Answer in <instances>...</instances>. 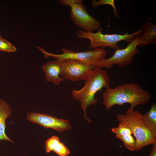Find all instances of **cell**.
<instances>
[{
	"instance_id": "1",
	"label": "cell",
	"mask_w": 156,
	"mask_h": 156,
	"mask_svg": "<svg viewBox=\"0 0 156 156\" xmlns=\"http://www.w3.org/2000/svg\"><path fill=\"white\" fill-rule=\"evenodd\" d=\"M103 96V104L107 110L115 105L120 106L129 103L131 106L127 112L133 110L138 105L147 103L152 98L151 94L147 91L134 82L125 83L114 88L106 89Z\"/></svg>"
},
{
	"instance_id": "2",
	"label": "cell",
	"mask_w": 156,
	"mask_h": 156,
	"mask_svg": "<svg viewBox=\"0 0 156 156\" xmlns=\"http://www.w3.org/2000/svg\"><path fill=\"white\" fill-rule=\"evenodd\" d=\"M85 84L78 90L73 89L71 94L73 99L81 103V108L84 113L85 119L89 122L91 120L88 118L86 113L87 107L95 105L98 99L95 95L103 88H109V75L106 70L98 67H95L84 80Z\"/></svg>"
},
{
	"instance_id": "3",
	"label": "cell",
	"mask_w": 156,
	"mask_h": 156,
	"mask_svg": "<svg viewBox=\"0 0 156 156\" xmlns=\"http://www.w3.org/2000/svg\"><path fill=\"white\" fill-rule=\"evenodd\" d=\"M116 118L120 123L128 126L136 138L135 150L139 151L147 145L156 143V139L144 124L142 114L138 110L119 113Z\"/></svg>"
},
{
	"instance_id": "4",
	"label": "cell",
	"mask_w": 156,
	"mask_h": 156,
	"mask_svg": "<svg viewBox=\"0 0 156 156\" xmlns=\"http://www.w3.org/2000/svg\"><path fill=\"white\" fill-rule=\"evenodd\" d=\"M103 29L100 27L96 33L88 32L81 30L77 31L76 37L78 38L88 39L90 41L88 49H92L100 47L103 48L109 47L115 50L121 47L117 44L121 41L129 42L137 35L142 33L143 30L141 28L138 31L132 34L125 33L123 35L118 34H104L102 33Z\"/></svg>"
},
{
	"instance_id": "5",
	"label": "cell",
	"mask_w": 156,
	"mask_h": 156,
	"mask_svg": "<svg viewBox=\"0 0 156 156\" xmlns=\"http://www.w3.org/2000/svg\"><path fill=\"white\" fill-rule=\"evenodd\" d=\"M43 54L44 58L53 57L56 60L63 61L67 59L77 60L84 62L96 67V65L107 55V51L105 49L97 48L84 52H77L67 48H62V53L55 54L46 51L40 47H37Z\"/></svg>"
},
{
	"instance_id": "6",
	"label": "cell",
	"mask_w": 156,
	"mask_h": 156,
	"mask_svg": "<svg viewBox=\"0 0 156 156\" xmlns=\"http://www.w3.org/2000/svg\"><path fill=\"white\" fill-rule=\"evenodd\" d=\"M143 34L137 35L129 42L126 47L116 50L113 55L104 59L99 62L96 67L110 69L113 66L117 64L120 67L130 64L133 59L134 55L139 53L137 48L143 40Z\"/></svg>"
},
{
	"instance_id": "7",
	"label": "cell",
	"mask_w": 156,
	"mask_h": 156,
	"mask_svg": "<svg viewBox=\"0 0 156 156\" xmlns=\"http://www.w3.org/2000/svg\"><path fill=\"white\" fill-rule=\"evenodd\" d=\"M59 1L63 6L70 7V18L78 27L88 32H93L100 27L99 22L88 13L82 3L83 0H60Z\"/></svg>"
},
{
	"instance_id": "8",
	"label": "cell",
	"mask_w": 156,
	"mask_h": 156,
	"mask_svg": "<svg viewBox=\"0 0 156 156\" xmlns=\"http://www.w3.org/2000/svg\"><path fill=\"white\" fill-rule=\"evenodd\" d=\"M95 67L81 61L67 59L62 61V70L60 76L71 81L84 80Z\"/></svg>"
},
{
	"instance_id": "9",
	"label": "cell",
	"mask_w": 156,
	"mask_h": 156,
	"mask_svg": "<svg viewBox=\"0 0 156 156\" xmlns=\"http://www.w3.org/2000/svg\"><path fill=\"white\" fill-rule=\"evenodd\" d=\"M27 119L32 123L39 124L45 129L51 128L62 132L70 129L71 126L69 121L47 114L29 112Z\"/></svg>"
},
{
	"instance_id": "10",
	"label": "cell",
	"mask_w": 156,
	"mask_h": 156,
	"mask_svg": "<svg viewBox=\"0 0 156 156\" xmlns=\"http://www.w3.org/2000/svg\"><path fill=\"white\" fill-rule=\"evenodd\" d=\"M62 67V61L58 60L50 61L43 65L42 68L45 74L46 80L59 85L65 79L60 77Z\"/></svg>"
},
{
	"instance_id": "11",
	"label": "cell",
	"mask_w": 156,
	"mask_h": 156,
	"mask_svg": "<svg viewBox=\"0 0 156 156\" xmlns=\"http://www.w3.org/2000/svg\"><path fill=\"white\" fill-rule=\"evenodd\" d=\"M12 114L9 105L4 99L0 97V140H6L12 143L13 141L5 133V121Z\"/></svg>"
},
{
	"instance_id": "12",
	"label": "cell",
	"mask_w": 156,
	"mask_h": 156,
	"mask_svg": "<svg viewBox=\"0 0 156 156\" xmlns=\"http://www.w3.org/2000/svg\"><path fill=\"white\" fill-rule=\"evenodd\" d=\"M143 30V38L139 47H144L149 44L156 43V26L150 20L141 27Z\"/></svg>"
},
{
	"instance_id": "13",
	"label": "cell",
	"mask_w": 156,
	"mask_h": 156,
	"mask_svg": "<svg viewBox=\"0 0 156 156\" xmlns=\"http://www.w3.org/2000/svg\"><path fill=\"white\" fill-rule=\"evenodd\" d=\"M143 121L154 137L156 139V105L152 104L150 109L144 114H142Z\"/></svg>"
},
{
	"instance_id": "14",
	"label": "cell",
	"mask_w": 156,
	"mask_h": 156,
	"mask_svg": "<svg viewBox=\"0 0 156 156\" xmlns=\"http://www.w3.org/2000/svg\"><path fill=\"white\" fill-rule=\"evenodd\" d=\"M116 136L123 142L125 146L128 149L131 151L135 150L136 141L131 135H116Z\"/></svg>"
},
{
	"instance_id": "15",
	"label": "cell",
	"mask_w": 156,
	"mask_h": 156,
	"mask_svg": "<svg viewBox=\"0 0 156 156\" xmlns=\"http://www.w3.org/2000/svg\"><path fill=\"white\" fill-rule=\"evenodd\" d=\"M104 5H109L112 6L113 9L114 15L118 18L120 17L117 11L114 0H94L91 3V6L94 8Z\"/></svg>"
},
{
	"instance_id": "16",
	"label": "cell",
	"mask_w": 156,
	"mask_h": 156,
	"mask_svg": "<svg viewBox=\"0 0 156 156\" xmlns=\"http://www.w3.org/2000/svg\"><path fill=\"white\" fill-rule=\"evenodd\" d=\"M112 131L116 134V135L124 136L133 134L130 127L122 123H120L118 127L112 128Z\"/></svg>"
},
{
	"instance_id": "17",
	"label": "cell",
	"mask_w": 156,
	"mask_h": 156,
	"mask_svg": "<svg viewBox=\"0 0 156 156\" xmlns=\"http://www.w3.org/2000/svg\"><path fill=\"white\" fill-rule=\"evenodd\" d=\"M59 138L57 136H52L48 139L45 142V150L49 153L53 151L55 146L60 142Z\"/></svg>"
},
{
	"instance_id": "18",
	"label": "cell",
	"mask_w": 156,
	"mask_h": 156,
	"mask_svg": "<svg viewBox=\"0 0 156 156\" xmlns=\"http://www.w3.org/2000/svg\"><path fill=\"white\" fill-rule=\"evenodd\" d=\"M53 151L59 156H67L70 153L68 147L60 142L55 146Z\"/></svg>"
},
{
	"instance_id": "19",
	"label": "cell",
	"mask_w": 156,
	"mask_h": 156,
	"mask_svg": "<svg viewBox=\"0 0 156 156\" xmlns=\"http://www.w3.org/2000/svg\"><path fill=\"white\" fill-rule=\"evenodd\" d=\"M16 50L15 47L6 40L0 38V51L8 52H15Z\"/></svg>"
},
{
	"instance_id": "20",
	"label": "cell",
	"mask_w": 156,
	"mask_h": 156,
	"mask_svg": "<svg viewBox=\"0 0 156 156\" xmlns=\"http://www.w3.org/2000/svg\"><path fill=\"white\" fill-rule=\"evenodd\" d=\"M148 156H156V143L153 144L151 151Z\"/></svg>"
},
{
	"instance_id": "21",
	"label": "cell",
	"mask_w": 156,
	"mask_h": 156,
	"mask_svg": "<svg viewBox=\"0 0 156 156\" xmlns=\"http://www.w3.org/2000/svg\"><path fill=\"white\" fill-rule=\"evenodd\" d=\"M3 38V37H2V36L0 33V38Z\"/></svg>"
}]
</instances>
